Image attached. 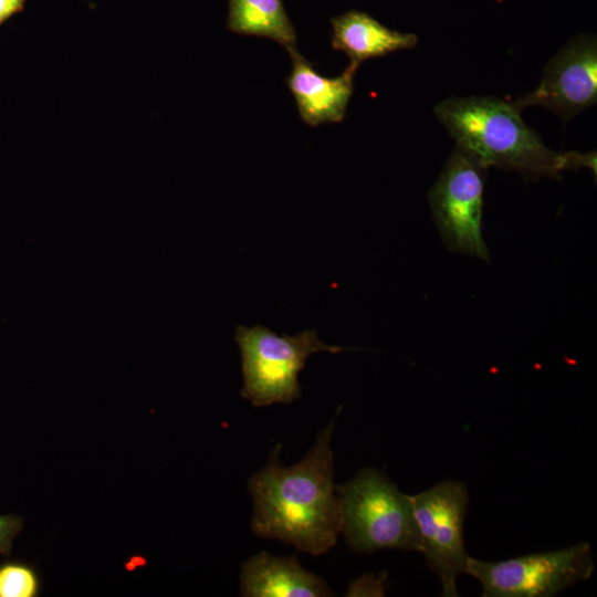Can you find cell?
<instances>
[{
  "label": "cell",
  "mask_w": 597,
  "mask_h": 597,
  "mask_svg": "<svg viewBox=\"0 0 597 597\" xmlns=\"http://www.w3.org/2000/svg\"><path fill=\"white\" fill-rule=\"evenodd\" d=\"M457 147L481 167L516 170L528 179L561 178L582 167L596 176V151H554L521 117L514 102L496 96H451L433 107Z\"/></svg>",
  "instance_id": "7a4b0ae2"
},
{
  "label": "cell",
  "mask_w": 597,
  "mask_h": 597,
  "mask_svg": "<svg viewBox=\"0 0 597 597\" xmlns=\"http://www.w3.org/2000/svg\"><path fill=\"white\" fill-rule=\"evenodd\" d=\"M234 339L241 354V395L255 407L289 404L301 397L298 374L307 358L320 352L345 349L323 343L314 329L290 336L262 325H239Z\"/></svg>",
  "instance_id": "277c9868"
},
{
  "label": "cell",
  "mask_w": 597,
  "mask_h": 597,
  "mask_svg": "<svg viewBox=\"0 0 597 597\" xmlns=\"http://www.w3.org/2000/svg\"><path fill=\"white\" fill-rule=\"evenodd\" d=\"M597 102V40L590 33L570 38L548 61L538 85L514 103L522 111L541 106L565 121Z\"/></svg>",
  "instance_id": "ba28073f"
},
{
  "label": "cell",
  "mask_w": 597,
  "mask_h": 597,
  "mask_svg": "<svg viewBox=\"0 0 597 597\" xmlns=\"http://www.w3.org/2000/svg\"><path fill=\"white\" fill-rule=\"evenodd\" d=\"M410 498L419 533V552L438 576L442 596H459L457 579L465 574L469 557L463 538L468 488L461 481L448 479Z\"/></svg>",
  "instance_id": "8992f818"
},
{
  "label": "cell",
  "mask_w": 597,
  "mask_h": 597,
  "mask_svg": "<svg viewBox=\"0 0 597 597\" xmlns=\"http://www.w3.org/2000/svg\"><path fill=\"white\" fill-rule=\"evenodd\" d=\"M485 171L455 147L428 198L444 245L453 252L489 261L490 251L482 237Z\"/></svg>",
  "instance_id": "52a82bcc"
},
{
  "label": "cell",
  "mask_w": 597,
  "mask_h": 597,
  "mask_svg": "<svg viewBox=\"0 0 597 597\" xmlns=\"http://www.w3.org/2000/svg\"><path fill=\"white\" fill-rule=\"evenodd\" d=\"M24 0H0V24L19 11Z\"/></svg>",
  "instance_id": "9a60e30c"
},
{
  "label": "cell",
  "mask_w": 597,
  "mask_h": 597,
  "mask_svg": "<svg viewBox=\"0 0 597 597\" xmlns=\"http://www.w3.org/2000/svg\"><path fill=\"white\" fill-rule=\"evenodd\" d=\"M241 594L245 597H326L333 591L294 556L260 552L242 565Z\"/></svg>",
  "instance_id": "30bf717a"
},
{
  "label": "cell",
  "mask_w": 597,
  "mask_h": 597,
  "mask_svg": "<svg viewBox=\"0 0 597 597\" xmlns=\"http://www.w3.org/2000/svg\"><path fill=\"white\" fill-rule=\"evenodd\" d=\"M335 419L324 428L300 462L283 467L281 444L248 483L253 499L251 526L263 538L279 540L312 555H321L337 542L341 507L334 484L331 438Z\"/></svg>",
  "instance_id": "6da1fadb"
},
{
  "label": "cell",
  "mask_w": 597,
  "mask_h": 597,
  "mask_svg": "<svg viewBox=\"0 0 597 597\" xmlns=\"http://www.w3.org/2000/svg\"><path fill=\"white\" fill-rule=\"evenodd\" d=\"M227 27L237 34L271 39L289 52L297 50L282 0H229Z\"/></svg>",
  "instance_id": "7c38bea8"
},
{
  "label": "cell",
  "mask_w": 597,
  "mask_h": 597,
  "mask_svg": "<svg viewBox=\"0 0 597 597\" xmlns=\"http://www.w3.org/2000/svg\"><path fill=\"white\" fill-rule=\"evenodd\" d=\"M342 530L348 546L359 553L380 549L419 552V533L410 495L383 472L360 470L337 485Z\"/></svg>",
  "instance_id": "3957f363"
},
{
  "label": "cell",
  "mask_w": 597,
  "mask_h": 597,
  "mask_svg": "<svg viewBox=\"0 0 597 597\" xmlns=\"http://www.w3.org/2000/svg\"><path fill=\"white\" fill-rule=\"evenodd\" d=\"M594 569L591 546L582 542L496 562L469 556L465 574L479 580L483 597H551L587 580Z\"/></svg>",
  "instance_id": "5b68a950"
},
{
  "label": "cell",
  "mask_w": 597,
  "mask_h": 597,
  "mask_svg": "<svg viewBox=\"0 0 597 597\" xmlns=\"http://www.w3.org/2000/svg\"><path fill=\"white\" fill-rule=\"evenodd\" d=\"M331 23L333 49L344 52L349 64L357 67L366 60L409 50L418 43L416 34L389 29L363 11H346L332 18Z\"/></svg>",
  "instance_id": "8fae6325"
},
{
  "label": "cell",
  "mask_w": 597,
  "mask_h": 597,
  "mask_svg": "<svg viewBox=\"0 0 597 597\" xmlns=\"http://www.w3.org/2000/svg\"><path fill=\"white\" fill-rule=\"evenodd\" d=\"M289 54L292 69L286 83L302 121L313 127L342 122L354 92V78L358 67L349 64L341 75L326 77L297 50Z\"/></svg>",
  "instance_id": "9c48e42d"
},
{
  "label": "cell",
  "mask_w": 597,
  "mask_h": 597,
  "mask_svg": "<svg viewBox=\"0 0 597 597\" xmlns=\"http://www.w3.org/2000/svg\"><path fill=\"white\" fill-rule=\"evenodd\" d=\"M23 526V520L15 514H0V554L9 555L12 542Z\"/></svg>",
  "instance_id": "5bb4252c"
},
{
  "label": "cell",
  "mask_w": 597,
  "mask_h": 597,
  "mask_svg": "<svg viewBox=\"0 0 597 597\" xmlns=\"http://www.w3.org/2000/svg\"><path fill=\"white\" fill-rule=\"evenodd\" d=\"M40 590L41 579L32 566L19 562L0 565V597H36Z\"/></svg>",
  "instance_id": "4fadbf2b"
}]
</instances>
